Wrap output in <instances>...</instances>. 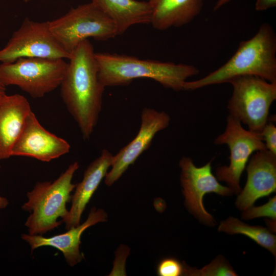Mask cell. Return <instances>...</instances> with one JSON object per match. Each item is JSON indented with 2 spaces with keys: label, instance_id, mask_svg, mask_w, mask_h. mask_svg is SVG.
Segmentation results:
<instances>
[{
  "label": "cell",
  "instance_id": "obj_10",
  "mask_svg": "<svg viewBox=\"0 0 276 276\" xmlns=\"http://www.w3.org/2000/svg\"><path fill=\"white\" fill-rule=\"evenodd\" d=\"M179 165L181 169L180 183L188 209L203 223L214 225L215 220L203 206V197L210 193L230 196L234 194V191L218 182L212 173L211 162L198 167L191 158L183 156Z\"/></svg>",
  "mask_w": 276,
  "mask_h": 276
},
{
  "label": "cell",
  "instance_id": "obj_18",
  "mask_svg": "<svg viewBox=\"0 0 276 276\" xmlns=\"http://www.w3.org/2000/svg\"><path fill=\"white\" fill-rule=\"evenodd\" d=\"M114 24L118 35L136 24L151 22L152 10L149 2L136 0H91Z\"/></svg>",
  "mask_w": 276,
  "mask_h": 276
},
{
  "label": "cell",
  "instance_id": "obj_14",
  "mask_svg": "<svg viewBox=\"0 0 276 276\" xmlns=\"http://www.w3.org/2000/svg\"><path fill=\"white\" fill-rule=\"evenodd\" d=\"M107 218V215L104 210L93 207L85 222L64 233L47 238L42 235L22 234L21 238L29 244L32 252L42 246H51L57 249L62 253L67 263L70 266H74L83 258L80 250L82 233L90 226L106 221Z\"/></svg>",
  "mask_w": 276,
  "mask_h": 276
},
{
  "label": "cell",
  "instance_id": "obj_27",
  "mask_svg": "<svg viewBox=\"0 0 276 276\" xmlns=\"http://www.w3.org/2000/svg\"><path fill=\"white\" fill-rule=\"evenodd\" d=\"M6 93V86L0 80V97Z\"/></svg>",
  "mask_w": 276,
  "mask_h": 276
},
{
  "label": "cell",
  "instance_id": "obj_17",
  "mask_svg": "<svg viewBox=\"0 0 276 276\" xmlns=\"http://www.w3.org/2000/svg\"><path fill=\"white\" fill-rule=\"evenodd\" d=\"M203 0H149L152 10L150 24L164 30L180 27L192 21L200 13Z\"/></svg>",
  "mask_w": 276,
  "mask_h": 276
},
{
  "label": "cell",
  "instance_id": "obj_26",
  "mask_svg": "<svg viewBox=\"0 0 276 276\" xmlns=\"http://www.w3.org/2000/svg\"><path fill=\"white\" fill-rule=\"evenodd\" d=\"M1 169V166H0ZM9 204V202L7 198L0 196V209L6 208Z\"/></svg>",
  "mask_w": 276,
  "mask_h": 276
},
{
  "label": "cell",
  "instance_id": "obj_28",
  "mask_svg": "<svg viewBox=\"0 0 276 276\" xmlns=\"http://www.w3.org/2000/svg\"><path fill=\"white\" fill-rule=\"evenodd\" d=\"M25 3H28L29 2H30L31 0H22Z\"/></svg>",
  "mask_w": 276,
  "mask_h": 276
},
{
  "label": "cell",
  "instance_id": "obj_9",
  "mask_svg": "<svg viewBox=\"0 0 276 276\" xmlns=\"http://www.w3.org/2000/svg\"><path fill=\"white\" fill-rule=\"evenodd\" d=\"M71 56L51 32L49 21L37 22L26 18L0 50V62H12L21 58L69 59Z\"/></svg>",
  "mask_w": 276,
  "mask_h": 276
},
{
  "label": "cell",
  "instance_id": "obj_22",
  "mask_svg": "<svg viewBox=\"0 0 276 276\" xmlns=\"http://www.w3.org/2000/svg\"><path fill=\"white\" fill-rule=\"evenodd\" d=\"M157 273L159 276H180L184 275L185 264L176 259L168 257L162 259L158 264Z\"/></svg>",
  "mask_w": 276,
  "mask_h": 276
},
{
  "label": "cell",
  "instance_id": "obj_2",
  "mask_svg": "<svg viewBox=\"0 0 276 276\" xmlns=\"http://www.w3.org/2000/svg\"><path fill=\"white\" fill-rule=\"evenodd\" d=\"M243 75L257 76L276 83V35L268 23L263 24L251 38L241 41L225 64L201 79L186 81L183 90L226 83Z\"/></svg>",
  "mask_w": 276,
  "mask_h": 276
},
{
  "label": "cell",
  "instance_id": "obj_19",
  "mask_svg": "<svg viewBox=\"0 0 276 276\" xmlns=\"http://www.w3.org/2000/svg\"><path fill=\"white\" fill-rule=\"evenodd\" d=\"M218 231L231 235H245L275 257L276 237L265 227L259 225H250L238 218L229 217L221 222Z\"/></svg>",
  "mask_w": 276,
  "mask_h": 276
},
{
  "label": "cell",
  "instance_id": "obj_24",
  "mask_svg": "<svg viewBox=\"0 0 276 276\" xmlns=\"http://www.w3.org/2000/svg\"><path fill=\"white\" fill-rule=\"evenodd\" d=\"M275 6L276 0H257L255 9L257 11H261L275 7Z\"/></svg>",
  "mask_w": 276,
  "mask_h": 276
},
{
  "label": "cell",
  "instance_id": "obj_1",
  "mask_svg": "<svg viewBox=\"0 0 276 276\" xmlns=\"http://www.w3.org/2000/svg\"><path fill=\"white\" fill-rule=\"evenodd\" d=\"M94 48L88 39L71 54L60 85L61 96L84 140L96 126L105 87L100 82Z\"/></svg>",
  "mask_w": 276,
  "mask_h": 276
},
{
  "label": "cell",
  "instance_id": "obj_25",
  "mask_svg": "<svg viewBox=\"0 0 276 276\" xmlns=\"http://www.w3.org/2000/svg\"><path fill=\"white\" fill-rule=\"evenodd\" d=\"M231 1V0H217L214 6L213 11H217Z\"/></svg>",
  "mask_w": 276,
  "mask_h": 276
},
{
  "label": "cell",
  "instance_id": "obj_15",
  "mask_svg": "<svg viewBox=\"0 0 276 276\" xmlns=\"http://www.w3.org/2000/svg\"><path fill=\"white\" fill-rule=\"evenodd\" d=\"M113 155L103 149L101 155L90 164L84 172L81 182L76 184L71 196L72 205L67 215L61 221L69 229L80 224L82 214L91 197L110 167Z\"/></svg>",
  "mask_w": 276,
  "mask_h": 276
},
{
  "label": "cell",
  "instance_id": "obj_6",
  "mask_svg": "<svg viewBox=\"0 0 276 276\" xmlns=\"http://www.w3.org/2000/svg\"><path fill=\"white\" fill-rule=\"evenodd\" d=\"M49 25L55 38L71 55L89 38L104 41L118 35L113 22L91 2L71 8L63 16L49 21Z\"/></svg>",
  "mask_w": 276,
  "mask_h": 276
},
{
  "label": "cell",
  "instance_id": "obj_13",
  "mask_svg": "<svg viewBox=\"0 0 276 276\" xmlns=\"http://www.w3.org/2000/svg\"><path fill=\"white\" fill-rule=\"evenodd\" d=\"M245 187L238 194L236 204L243 211L259 198L276 191V155L267 149L258 151L249 160Z\"/></svg>",
  "mask_w": 276,
  "mask_h": 276
},
{
  "label": "cell",
  "instance_id": "obj_23",
  "mask_svg": "<svg viewBox=\"0 0 276 276\" xmlns=\"http://www.w3.org/2000/svg\"><path fill=\"white\" fill-rule=\"evenodd\" d=\"M260 133L267 150L276 155V127L274 123L268 121Z\"/></svg>",
  "mask_w": 276,
  "mask_h": 276
},
{
  "label": "cell",
  "instance_id": "obj_3",
  "mask_svg": "<svg viewBox=\"0 0 276 276\" xmlns=\"http://www.w3.org/2000/svg\"><path fill=\"white\" fill-rule=\"evenodd\" d=\"M98 77L107 86H125L137 78H149L164 87L178 91L183 90L187 79L198 75L197 67L187 64H175L154 60L110 53H95Z\"/></svg>",
  "mask_w": 276,
  "mask_h": 276
},
{
  "label": "cell",
  "instance_id": "obj_7",
  "mask_svg": "<svg viewBox=\"0 0 276 276\" xmlns=\"http://www.w3.org/2000/svg\"><path fill=\"white\" fill-rule=\"evenodd\" d=\"M67 65L63 59L21 58L0 64V80L33 98H42L60 86Z\"/></svg>",
  "mask_w": 276,
  "mask_h": 276
},
{
  "label": "cell",
  "instance_id": "obj_21",
  "mask_svg": "<svg viewBox=\"0 0 276 276\" xmlns=\"http://www.w3.org/2000/svg\"><path fill=\"white\" fill-rule=\"evenodd\" d=\"M276 197L274 196L265 204L259 206L251 205L243 210L241 215L245 220L251 219L261 217H267L272 219L276 218Z\"/></svg>",
  "mask_w": 276,
  "mask_h": 276
},
{
  "label": "cell",
  "instance_id": "obj_12",
  "mask_svg": "<svg viewBox=\"0 0 276 276\" xmlns=\"http://www.w3.org/2000/svg\"><path fill=\"white\" fill-rule=\"evenodd\" d=\"M70 148L66 141L45 129L32 110L13 146L11 156L30 157L49 162L67 153Z\"/></svg>",
  "mask_w": 276,
  "mask_h": 276
},
{
  "label": "cell",
  "instance_id": "obj_4",
  "mask_svg": "<svg viewBox=\"0 0 276 276\" xmlns=\"http://www.w3.org/2000/svg\"><path fill=\"white\" fill-rule=\"evenodd\" d=\"M79 167L75 162L54 181L38 182L27 193L28 200L21 208L30 213L25 223L29 235H43L61 224L58 219L62 220L67 214L66 204L76 187L72 180Z\"/></svg>",
  "mask_w": 276,
  "mask_h": 276
},
{
  "label": "cell",
  "instance_id": "obj_11",
  "mask_svg": "<svg viewBox=\"0 0 276 276\" xmlns=\"http://www.w3.org/2000/svg\"><path fill=\"white\" fill-rule=\"evenodd\" d=\"M141 124L135 137L113 155L111 169L105 177V183L111 186L151 145L156 133L166 129L170 117L165 111L146 107L141 114Z\"/></svg>",
  "mask_w": 276,
  "mask_h": 276
},
{
  "label": "cell",
  "instance_id": "obj_5",
  "mask_svg": "<svg viewBox=\"0 0 276 276\" xmlns=\"http://www.w3.org/2000/svg\"><path fill=\"white\" fill-rule=\"evenodd\" d=\"M228 82L233 86L227 105L229 114L246 125L248 130L260 133L276 99V83L255 75L238 76Z\"/></svg>",
  "mask_w": 276,
  "mask_h": 276
},
{
  "label": "cell",
  "instance_id": "obj_16",
  "mask_svg": "<svg viewBox=\"0 0 276 276\" xmlns=\"http://www.w3.org/2000/svg\"><path fill=\"white\" fill-rule=\"evenodd\" d=\"M31 111L29 102L22 95L5 93L0 97V159L11 156L13 146Z\"/></svg>",
  "mask_w": 276,
  "mask_h": 276
},
{
  "label": "cell",
  "instance_id": "obj_20",
  "mask_svg": "<svg viewBox=\"0 0 276 276\" xmlns=\"http://www.w3.org/2000/svg\"><path fill=\"white\" fill-rule=\"evenodd\" d=\"M184 275L192 276H236L238 275V274L224 257L219 256L210 264L200 269L185 265Z\"/></svg>",
  "mask_w": 276,
  "mask_h": 276
},
{
  "label": "cell",
  "instance_id": "obj_8",
  "mask_svg": "<svg viewBox=\"0 0 276 276\" xmlns=\"http://www.w3.org/2000/svg\"><path fill=\"white\" fill-rule=\"evenodd\" d=\"M216 145L226 144L230 151L229 164L216 169L218 180L225 182L234 193L241 190L240 180L251 155L267 149L260 133L244 129L240 121L228 114L224 131L215 138Z\"/></svg>",
  "mask_w": 276,
  "mask_h": 276
}]
</instances>
